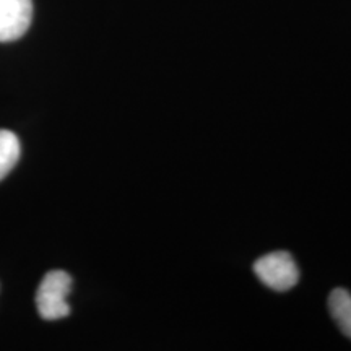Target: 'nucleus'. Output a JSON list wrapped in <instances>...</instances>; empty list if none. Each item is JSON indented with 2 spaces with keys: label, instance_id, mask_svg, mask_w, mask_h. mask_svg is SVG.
I'll list each match as a JSON object with an SVG mask.
<instances>
[{
  "label": "nucleus",
  "instance_id": "obj_1",
  "mask_svg": "<svg viewBox=\"0 0 351 351\" xmlns=\"http://www.w3.org/2000/svg\"><path fill=\"white\" fill-rule=\"evenodd\" d=\"M72 289V276L64 270H52L43 278L36 293L38 313L44 320H59L70 314L67 296Z\"/></svg>",
  "mask_w": 351,
  "mask_h": 351
},
{
  "label": "nucleus",
  "instance_id": "obj_2",
  "mask_svg": "<svg viewBox=\"0 0 351 351\" xmlns=\"http://www.w3.org/2000/svg\"><path fill=\"white\" fill-rule=\"evenodd\" d=\"M257 278L274 291H288L300 280V270L295 258L288 252H271L254 263Z\"/></svg>",
  "mask_w": 351,
  "mask_h": 351
},
{
  "label": "nucleus",
  "instance_id": "obj_3",
  "mask_svg": "<svg viewBox=\"0 0 351 351\" xmlns=\"http://www.w3.org/2000/svg\"><path fill=\"white\" fill-rule=\"evenodd\" d=\"M33 20V0H0V43L20 39Z\"/></svg>",
  "mask_w": 351,
  "mask_h": 351
},
{
  "label": "nucleus",
  "instance_id": "obj_4",
  "mask_svg": "<svg viewBox=\"0 0 351 351\" xmlns=\"http://www.w3.org/2000/svg\"><path fill=\"white\" fill-rule=\"evenodd\" d=\"M328 311L343 335L351 339V295L343 288L333 289L328 296Z\"/></svg>",
  "mask_w": 351,
  "mask_h": 351
},
{
  "label": "nucleus",
  "instance_id": "obj_5",
  "mask_svg": "<svg viewBox=\"0 0 351 351\" xmlns=\"http://www.w3.org/2000/svg\"><path fill=\"white\" fill-rule=\"evenodd\" d=\"M20 158V142L10 130H0V181L15 168Z\"/></svg>",
  "mask_w": 351,
  "mask_h": 351
}]
</instances>
